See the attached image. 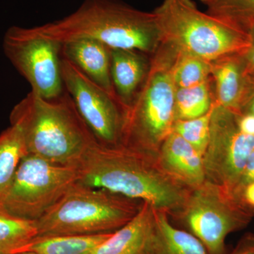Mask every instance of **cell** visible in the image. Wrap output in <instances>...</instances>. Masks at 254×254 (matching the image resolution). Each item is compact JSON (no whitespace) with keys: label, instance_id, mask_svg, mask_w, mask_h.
<instances>
[{"label":"cell","instance_id":"6da1fadb","mask_svg":"<svg viewBox=\"0 0 254 254\" xmlns=\"http://www.w3.org/2000/svg\"><path fill=\"white\" fill-rule=\"evenodd\" d=\"M32 29L60 44L91 39L110 49L136 50L149 56L162 43L153 11H140L113 0H85L73 14Z\"/></svg>","mask_w":254,"mask_h":254},{"label":"cell","instance_id":"7a4b0ae2","mask_svg":"<svg viewBox=\"0 0 254 254\" xmlns=\"http://www.w3.org/2000/svg\"><path fill=\"white\" fill-rule=\"evenodd\" d=\"M150 155L123 145L95 142L76 164L78 182L148 203L155 210L174 209L183 194L170 179L159 173Z\"/></svg>","mask_w":254,"mask_h":254},{"label":"cell","instance_id":"3957f363","mask_svg":"<svg viewBox=\"0 0 254 254\" xmlns=\"http://www.w3.org/2000/svg\"><path fill=\"white\" fill-rule=\"evenodd\" d=\"M9 119L22 132L28 154L52 163L76 167L97 141L66 91L53 100L31 91L15 105Z\"/></svg>","mask_w":254,"mask_h":254},{"label":"cell","instance_id":"277c9868","mask_svg":"<svg viewBox=\"0 0 254 254\" xmlns=\"http://www.w3.org/2000/svg\"><path fill=\"white\" fill-rule=\"evenodd\" d=\"M177 50L161 43L131 104L124 109L121 145L149 155L173 131L176 86L172 69Z\"/></svg>","mask_w":254,"mask_h":254},{"label":"cell","instance_id":"5b68a950","mask_svg":"<svg viewBox=\"0 0 254 254\" xmlns=\"http://www.w3.org/2000/svg\"><path fill=\"white\" fill-rule=\"evenodd\" d=\"M153 12L161 43L179 53L212 63L245 53L250 46L249 32L202 12L193 0H163Z\"/></svg>","mask_w":254,"mask_h":254},{"label":"cell","instance_id":"8992f818","mask_svg":"<svg viewBox=\"0 0 254 254\" xmlns=\"http://www.w3.org/2000/svg\"><path fill=\"white\" fill-rule=\"evenodd\" d=\"M141 205L138 200L77 181L36 220L38 236L115 232L136 215Z\"/></svg>","mask_w":254,"mask_h":254},{"label":"cell","instance_id":"52a82bcc","mask_svg":"<svg viewBox=\"0 0 254 254\" xmlns=\"http://www.w3.org/2000/svg\"><path fill=\"white\" fill-rule=\"evenodd\" d=\"M77 181L76 167L28 154L18 165L0 202L16 216L36 221Z\"/></svg>","mask_w":254,"mask_h":254},{"label":"cell","instance_id":"ba28073f","mask_svg":"<svg viewBox=\"0 0 254 254\" xmlns=\"http://www.w3.org/2000/svg\"><path fill=\"white\" fill-rule=\"evenodd\" d=\"M6 58L29 83L31 91L46 100L65 91L62 75V44L37 34L32 28L11 26L3 38Z\"/></svg>","mask_w":254,"mask_h":254},{"label":"cell","instance_id":"9c48e42d","mask_svg":"<svg viewBox=\"0 0 254 254\" xmlns=\"http://www.w3.org/2000/svg\"><path fill=\"white\" fill-rule=\"evenodd\" d=\"M254 150V136L240 131L237 113L214 103L203 157L205 175L216 185L237 190Z\"/></svg>","mask_w":254,"mask_h":254},{"label":"cell","instance_id":"30bf717a","mask_svg":"<svg viewBox=\"0 0 254 254\" xmlns=\"http://www.w3.org/2000/svg\"><path fill=\"white\" fill-rule=\"evenodd\" d=\"M61 68L65 90L98 143L110 147L121 145L124 112L118 100L63 57Z\"/></svg>","mask_w":254,"mask_h":254},{"label":"cell","instance_id":"8fae6325","mask_svg":"<svg viewBox=\"0 0 254 254\" xmlns=\"http://www.w3.org/2000/svg\"><path fill=\"white\" fill-rule=\"evenodd\" d=\"M237 209L209 185L198 189L190 198L187 225L208 254H225L227 235L249 222V218Z\"/></svg>","mask_w":254,"mask_h":254},{"label":"cell","instance_id":"7c38bea8","mask_svg":"<svg viewBox=\"0 0 254 254\" xmlns=\"http://www.w3.org/2000/svg\"><path fill=\"white\" fill-rule=\"evenodd\" d=\"M155 209L142 203L136 215L88 254H167Z\"/></svg>","mask_w":254,"mask_h":254},{"label":"cell","instance_id":"4fadbf2b","mask_svg":"<svg viewBox=\"0 0 254 254\" xmlns=\"http://www.w3.org/2000/svg\"><path fill=\"white\" fill-rule=\"evenodd\" d=\"M61 55L88 79L118 101L110 75L108 47L95 40H73L62 44Z\"/></svg>","mask_w":254,"mask_h":254},{"label":"cell","instance_id":"5bb4252c","mask_svg":"<svg viewBox=\"0 0 254 254\" xmlns=\"http://www.w3.org/2000/svg\"><path fill=\"white\" fill-rule=\"evenodd\" d=\"M150 56L132 50L110 49V75L123 110L131 104L149 70Z\"/></svg>","mask_w":254,"mask_h":254},{"label":"cell","instance_id":"9a60e30c","mask_svg":"<svg viewBox=\"0 0 254 254\" xmlns=\"http://www.w3.org/2000/svg\"><path fill=\"white\" fill-rule=\"evenodd\" d=\"M242 54L222 57L210 63L215 104L240 113L245 77Z\"/></svg>","mask_w":254,"mask_h":254},{"label":"cell","instance_id":"2e32d148","mask_svg":"<svg viewBox=\"0 0 254 254\" xmlns=\"http://www.w3.org/2000/svg\"><path fill=\"white\" fill-rule=\"evenodd\" d=\"M164 165L179 180L191 186H201L205 177L203 156L175 132L162 143Z\"/></svg>","mask_w":254,"mask_h":254},{"label":"cell","instance_id":"e0dca14e","mask_svg":"<svg viewBox=\"0 0 254 254\" xmlns=\"http://www.w3.org/2000/svg\"><path fill=\"white\" fill-rule=\"evenodd\" d=\"M112 233L37 236L15 254L31 252L35 254H88Z\"/></svg>","mask_w":254,"mask_h":254},{"label":"cell","instance_id":"ac0fdd59","mask_svg":"<svg viewBox=\"0 0 254 254\" xmlns=\"http://www.w3.org/2000/svg\"><path fill=\"white\" fill-rule=\"evenodd\" d=\"M28 155L22 132L10 125L0 133V200L8 190L20 163Z\"/></svg>","mask_w":254,"mask_h":254},{"label":"cell","instance_id":"d6986e66","mask_svg":"<svg viewBox=\"0 0 254 254\" xmlns=\"http://www.w3.org/2000/svg\"><path fill=\"white\" fill-rule=\"evenodd\" d=\"M214 101L212 77L196 86L176 88L175 120H190L203 116L212 109Z\"/></svg>","mask_w":254,"mask_h":254},{"label":"cell","instance_id":"ffe728a7","mask_svg":"<svg viewBox=\"0 0 254 254\" xmlns=\"http://www.w3.org/2000/svg\"><path fill=\"white\" fill-rule=\"evenodd\" d=\"M37 236L36 221L10 213L0 202V254H14Z\"/></svg>","mask_w":254,"mask_h":254},{"label":"cell","instance_id":"44dd1931","mask_svg":"<svg viewBox=\"0 0 254 254\" xmlns=\"http://www.w3.org/2000/svg\"><path fill=\"white\" fill-rule=\"evenodd\" d=\"M154 214L167 254H208L204 245L194 235L173 227L162 212L155 210Z\"/></svg>","mask_w":254,"mask_h":254},{"label":"cell","instance_id":"7402d4cb","mask_svg":"<svg viewBox=\"0 0 254 254\" xmlns=\"http://www.w3.org/2000/svg\"><path fill=\"white\" fill-rule=\"evenodd\" d=\"M209 14L248 32L254 24V0H200Z\"/></svg>","mask_w":254,"mask_h":254},{"label":"cell","instance_id":"603a6c76","mask_svg":"<svg viewBox=\"0 0 254 254\" xmlns=\"http://www.w3.org/2000/svg\"><path fill=\"white\" fill-rule=\"evenodd\" d=\"M172 76L176 88L196 86L211 77V65L198 57L178 52Z\"/></svg>","mask_w":254,"mask_h":254},{"label":"cell","instance_id":"cb8c5ba5","mask_svg":"<svg viewBox=\"0 0 254 254\" xmlns=\"http://www.w3.org/2000/svg\"><path fill=\"white\" fill-rule=\"evenodd\" d=\"M212 110L213 108L199 118L176 120L173 126V131L190 143L203 157L208 143Z\"/></svg>","mask_w":254,"mask_h":254},{"label":"cell","instance_id":"d4e9b609","mask_svg":"<svg viewBox=\"0 0 254 254\" xmlns=\"http://www.w3.org/2000/svg\"><path fill=\"white\" fill-rule=\"evenodd\" d=\"M240 113H250L254 116V71L246 75Z\"/></svg>","mask_w":254,"mask_h":254},{"label":"cell","instance_id":"484cf974","mask_svg":"<svg viewBox=\"0 0 254 254\" xmlns=\"http://www.w3.org/2000/svg\"><path fill=\"white\" fill-rule=\"evenodd\" d=\"M248 32L250 37V46L242 54L245 75L254 71V24L249 28Z\"/></svg>","mask_w":254,"mask_h":254},{"label":"cell","instance_id":"4316f807","mask_svg":"<svg viewBox=\"0 0 254 254\" xmlns=\"http://www.w3.org/2000/svg\"><path fill=\"white\" fill-rule=\"evenodd\" d=\"M237 125L240 131L254 136V116L250 113H237Z\"/></svg>","mask_w":254,"mask_h":254},{"label":"cell","instance_id":"83f0119b","mask_svg":"<svg viewBox=\"0 0 254 254\" xmlns=\"http://www.w3.org/2000/svg\"><path fill=\"white\" fill-rule=\"evenodd\" d=\"M252 182H254V150L249 158L237 190L245 188L247 185Z\"/></svg>","mask_w":254,"mask_h":254},{"label":"cell","instance_id":"f1b7e54d","mask_svg":"<svg viewBox=\"0 0 254 254\" xmlns=\"http://www.w3.org/2000/svg\"><path fill=\"white\" fill-rule=\"evenodd\" d=\"M232 254H254V238L245 239Z\"/></svg>","mask_w":254,"mask_h":254},{"label":"cell","instance_id":"f546056e","mask_svg":"<svg viewBox=\"0 0 254 254\" xmlns=\"http://www.w3.org/2000/svg\"><path fill=\"white\" fill-rule=\"evenodd\" d=\"M244 196L247 203L254 207V182L249 184L244 188Z\"/></svg>","mask_w":254,"mask_h":254},{"label":"cell","instance_id":"4dcf8cb0","mask_svg":"<svg viewBox=\"0 0 254 254\" xmlns=\"http://www.w3.org/2000/svg\"><path fill=\"white\" fill-rule=\"evenodd\" d=\"M35 254L31 253V252H22V253H18V254Z\"/></svg>","mask_w":254,"mask_h":254}]
</instances>
